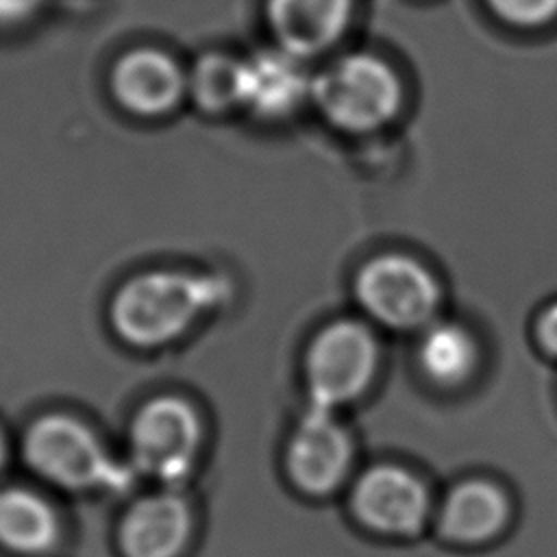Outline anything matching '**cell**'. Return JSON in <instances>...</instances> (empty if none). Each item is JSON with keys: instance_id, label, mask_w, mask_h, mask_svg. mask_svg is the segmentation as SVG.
<instances>
[{"instance_id": "cell-1", "label": "cell", "mask_w": 557, "mask_h": 557, "mask_svg": "<svg viewBox=\"0 0 557 557\" xmlns=\"http://www.w3.org/2000/svg\"><path fill=\"white\" fill-rule=\"evenodd\" d=\"M222 294V285L185 270H150L128 278L111 300L113 331L128 344L152 348L181 337Z\"/></svg>"}, {"instance_id": "cell-2", "label": "cell", "mask_w": 557, "mask_h": 557, "mask_svg": "<svg viewBox=\"0 0 557 557\" xmlns=\"http://www.w3.org/2000/svg\"><path fill=\"white\" fill-rule=\"evenodd\" d=\"M322 115L348 133H368L387 124L400 109L403 89L394 70L372 54H348L311 83Z\"/></svg>"}, {"instance_id": "cell-3", "label": "cell", "mask_w": 557, "mask_h": 557, "mask_svg": "<svg viewBox=\"0 0 557 557\" xmlns=\"http://www.w3.org/2000/svg\"><path fill=\"white\" fill-rule=\"evenodd\" d=\"M24 457L35 472L63 487H124L128 483L126 470L107 455L94 431L65 413H48L33 422L24 437Z\"/></svg>"}, {"instance_id": "cell-4", "label": "cell", "mask_w": 557, "mask_h": 557, "mask_svg": "<svg viewBox=\"0 0 557 557\" xmlns=\"http://www.w3.org/2000/svg\"><path fill=\"white\" fill-rule=\"evenodd\" d=\"M376 366V344L366 326L339 320L315 335L307 350L305 372L311 409L331 411L357 398Z\"/></svg>"}, {"instance_id": "cell-5", "label": "cell", "mask_w": 557, "mask_h": 557, "mask_svg": "<svg viewBox=\"0 0 557 557\" xmlns=\"http://www.w3.org/2000/svg\"><path fill=\"white\" fill-rule=\"evenodd\" d=\"M355 294L374 320L400 331L429 324L440 300L431 272L405 255H381L366 263Z\"/></svg>"}, {"instance_id": "cell-6", "label": "cell", "mask_w": 557, "mask_h": 557, "mask_svg": "<svg viewBox=\"0 0 557 557\" xmlns=\"http://www.w3.org/2000/svg\"><path fill=\"white\" fill-rule=\"evenodd\" d=\"M200 444V422L189 403L176 396L148 400L131 424L133 463L159 479L181 481L194 466Z\"/></svg>"}, {"instance_id": "cell-7", "label": "cell", "mask_w": 557, "mask_h": 557, "mask_svg": "<svg viewBox=\"0 0 557 557\" xmlns=\"http://www.w3.org/2000/svg\"><path fill=\"white\" fill-rule=\"evenodd\" d=\"M352 507L357 518L387 535L416 533L429 511L424 485L398 466H374L355 485Z\"/></svg>"}, {"instance_id": "cell-8", "label": "cell", "mask_w": 557, "mask_h": 557, "mask_svg": "<svg viewBox=\"0 0 557 557\" xmlns=\"http://www.w3.org/2000/svg\"><path fill=\"white\" fill-rule=\"evenodd\" d=\"M350 455L348 433L331 418V411L309 409L287 444L285 461L298 487L326 494L342 483Z\"/></svg>"}, {"instance_id": "cell-9", "label": "cell", "mask_w": 557, "mask_h": 557, "mask_svg": "<svg viewBox=\"0 0 557 557\" xmlns=\"http://www.w3.org/2000/svg\"><path fill=\"white\" fill-rule=\"evenodd\" d=\"M187 81L172 57L157 48L126 52L111 72V91L131 113L154 117L172 111L183 98Z\"/></svg>"}, {"instance_id": "cell-10", "label": "cell", "mask_w": 557, "mask_h": 557, "mask_svg": "<svg viewBox=\"0 0 557 557\" xmlns=\"http://www.w3.org/2000/svg\"><path fill=\"white\" fill-rule=\"evenodd\" d=\"M352 0H265V17L281 48L309 57L346 30Z\"/></svg>"}, {"instance_id": "cell-11", "label": "cell", "mask_w": 557, "mask_h": 557, "mask_svg": "<svg viewBox=\"0 0 557 557\" xmlns=\"http://www.w3.org/2000/svg\"><path fill=\"white\" fill-rule=\"evenodd\" d=\"M302 57L278 48L242 61V104L265 117H278L311 96V78Z\"/></svg>"}, {"instance_id": "cell-12", "label": "cell", "mask_w": 557, "mask_h": 557, "mask_svg": "<svg viewBox=\"0 0 557 557\" xmlns=\"http://www.w3.org/2000/svg\"><path fill=\"white\" fill-rule=\"evenodd\" d=\"M191 531V513L176 494H152L137 500L122 522L126 557H176Z\"/></svg>"}, {"instance_id": "cell-13", "label": "cell", "mask_w": 557, "mask_h": 557, "mask_svg": "<svg viewBox=\"0 0 557 557\" xmlns=\"http://www.w3.org/2000/svg\"><path fill=\"white\" fill-rule=\"evenodd\" d=\"M507 511V498L494 483L463 481L444 500L442 529L453 540L481 542L500 531Z\"/></svg>"}, {"instance_id": "cell-14", "label": "cell", "mask_w": 557, "mask_h": 557, "mask_svg": "<svg viewBox=\"0 0 557 557\" xmlns=\"http://www.w3.org/2000/svg\"><path fill=\"white\" fill-rule=\"evenodd\" d=\"M57 540L48 503L26 490L0 492V542L20 553H41Z\"/></svg>"}, {"instance_id": "cell-15", "label": "cell", "mask_w": 557, "mask_h": 557, "mask_svg": "<svg viewBox=\"0 0 557 557\" xmlns=\"http://www.w3.org/2000/svg\"><path fill=\"white\" fill-rule=\"evenodd\" d=\"M422 370L437 383L455 385L463 381L476 363L472 335L455 322H435L426 329L418 348Z\"/></svg>"}, {"instance_id": "cell-16", "label": "cell", "mask_w": 557, "mask_h": 557, "mask_svg": "<svg viewBox=\"0 0 557 557\" xmlns=\"http://www.w3.org/2000/svg\"><path fill=\"white\" fill-rule=\"evenodd\" d=\"M196 102L207 111L242 104V61L222 54L202 57L189 78Z\"/></svg>"}, {"instance_id": "cell-17", "label": "cell", "mask_w": 557, "mask_h": 557, "mask_svg": "<svg viewBox=\"0 0 557 557\" xmlns=\"http://www.w3.org/2000/svg\"><path fill=\"white\" fill-rule=\"evenodd\" d=\"M505 22L516 26H540L557 15V0H485Z\"/></svg>"}, {"instance_id": "cell-18", "label": "cell", "mask_w": 557, "mask_h": 557, "mask_svg": "<svg viewBox=\"0 0 557 557\" xmlns=\"http://www.w3.org/2000/svg\"><path fill=\"white\" fill-rule=\"evenodd\" d=\"M537 337L540 344L557 357V302L546 307L537 320Z\"/></svg>"}, {"instance_id": "cell-19", "label": "cell", "mask_w": 557, "mask_h": 557, "mask_svg": "<svg viewBox=\"0 0 557 557\" xmlns=\"http://www.w3.org/2000/svg\"><path fill=\"white\" fill-rule=\"evenodd\" d=\"M41 0H0V24H17L35 13Z\"/></svg>"}, {"instance_id": "cell-20", "label": "cell", "mask_w": 557, "mask_h": 557, "mask_svg": "<svg viewBox=\"0 0 557 557\" xmlns=\"http://www.w3.org/2000/svg\"><path fill=\"white\" fill-rule=\"evenodd\" d=\"M2 463H4V440L0 435V468H2Z\"/></svg>"}]
</instances>
